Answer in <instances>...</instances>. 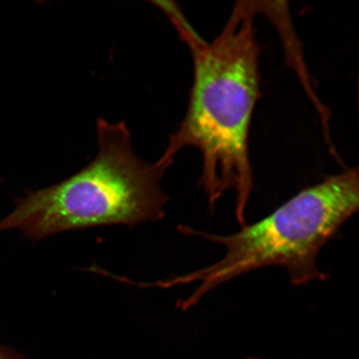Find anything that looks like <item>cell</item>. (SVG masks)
Listing matches in <instances>:
<instances>
[{
  "instance_id": "1",
  "label": "cell",
  "mask_w": 359,
  "mask_h": 359,
  "mask_svg": "<svg viewBox=\"0 0 359 359\" xmlns=\"http://www.w3.org/2000/svg\"><path fill=\"white\" fill-rule=\"evenodd\" d=\"M255 1L236 4L221 32L205 42L187 20L174 25L190 49L193 83L185 118L169 137L161 158L174 161L194 147L202 156L200 185L213 209L224 193H236V217L245 226L254 188L250 133L260 97V47Z\"/></svg>"
},
{
  "instance_id": "2",
  "label": "cell",
  "mask_w": 359,
  "mask_h": 359,
  "mask_svg": "<svg viewBox=\"0 0 359 359\" xmlns=\"http://www.w3.org/2000/svg\"><path fill=\"white\" fill-rule=\"evenodd\" d=\"M98 152L86 167L55 185L29 192L0 222L34 241L93 227L158 221L168 197L161 179L173 161L147 163L135 154L124 122H97Z\"/></svg>"
},
{
  "instance_id": "3",
  "label": "cell",
  "mask_w": 359,
  "mask_h": 359,
  "mask_svg": "<svg viewBox=\"0 0 359 359\" xmlns=\"http://www.w3.org/2000/svg\"><path fill=\"white\" fill-rule=\"evenodd\" d=\"M358 170L351 168L305 188L267 217L242 226L234 234L219 236L183 228V233L223 245L226 252L210 266L175 277L163 286L198 284L179 304L187 311L210 290L264 267L285 269L294 285L327 280L318 268V255L358 212Z\"/></svg>"
},
{
  "instance_id": "4",
  "label": "cell",
  "mask_w": 359,
  "mask_h": 359,
  "mask_svg": "<svg viewBox=\"0 0 359 359\" xmlns=\"http://www.w3.org/2000/svg\"><path fill=\"white\" fill-rule=\"evenodd\" d=\"M0 359H24L19 353L0 344Z\"/></svg>"
}]
</instances>
